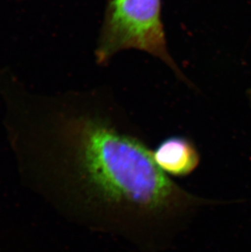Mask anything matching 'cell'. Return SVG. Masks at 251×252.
I'll use <instances>...</instances> for the list:
<instances>
[{
	"label": "cell",
	"mask_w": 251,
	"mask_h": 252,
	"mask_svg": "<svg viewBox=\"0 0 251 252\" xmlns=\"http://www.w3.org/2000/svg\"><path fill=\"white\" fill-rule=\"evenodd\" d=\"M154 162L167 176H188L199 165L200 156L194 145L180 136L164 140L153 151Z\"/></svg>",
	"instance_id": "3957f363"
},
{
	"label": "cell",
	"mask_w": 251,
	"mask_h": 252,
	"mask_svg": "<svg viewBox=\"0 0 251 252\" xmlns=\"http://www.w3.org/2000/svg\"><path fill=\"white\" fill-rule=\"evenodd\" d=\"M56 130L76 204L93 229L157 250L211 204L175 183L142 141L99 118L62 117Z\"/></svg>",
	"instance_id": "6da1fadb"
},
{
	"label": "cell",
	"mask_w": 251,
	"mask_h": 252,
	"mask_svg": "<svg viewBox=\"0 0 251 252\" xmlns=\"http://www.w3.org/2000/svg\"><path fill=\"white\" fill-rule=\"evenodd\" d=\"M250 100H251V90L250 91Z\"/></svg>",
	"instance_id": "277c9868"
},
{
	"label": "cell",
	"mask_w": 251,
	"mask_h": 252,
	"mask_svg": "<svg viewBox=\"0 0 251 252\" xmlns=\"http://www.w3.org/2000/svg\"><path fill=\"white\" fill-rule=\"evenodd\" d=\"M150 53L184 79L166 48L161 19V0H108L96 49L98 63L105 64L126 49Z\"/></svg>",
	"instance_id": "7a4b0ae2"
}]
</instances>
